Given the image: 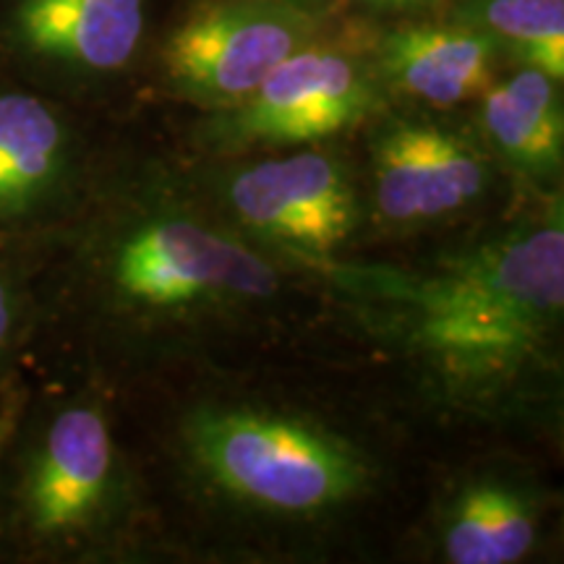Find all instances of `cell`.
Instances as JSON below:
<instances>
[{
	"instance_id": "obj_12",
	"label": "cell",
	"mask_w": 564,
	"mask_h": 564,
	"mask_svg": "<svg viewBox=\"0 0 564 564\" xmlns=\"http://www.w3.org/2000/svg\"><path fill=\"white\" fill-rule=\"evenodd\" d=\"M66 133L55 112L26 95H0V217L30 212L63 167Z\"/></svg>"
},
{
	"instance_id": "obj_7",
	"label": "cell",
	"mask_w": 564,
	"mask_h": 564,
	"mask_svg": "<svg viewBox=\"0 0 564 564\" xmlns=\"http://www.w3.org/2000/svg\"><path fill=\"white\" fill-rule=\"evenodd\" d=\"M486 181L481 154L440 126H394L373 150V199L394 223L434 220L468 207Z\"/></svg>"
},
{
	"instance_id": "obj_2",
	"label": "cell",
	"mask_w": 564,
	"mask_h": 564,
	"mask_svg": "<svg viewBox=\"0 0 564 564\" xmlns=\"http://www.w3.org/2000/svg\"><path fill=\"white\" fill-rule=\"evenodd\" d=\"M188 447L217 486L274 512L329 510L364 481V465L348 444L280 415L199 413L188 423Z\"/></svg>"
},
{
	"instance_id": "obj_6",
	"label": "cell",
	"mask_w": 564,
	"mask_h": 564,
	"mask_svg": "<svg viewBox=\"0 0 564 564\" xmlns=\"http://www.w3.org/2000/svg\"><path fill=\"white\" fill-rule=\"evenodd\" d=\"M228 196L246 228L312 259L329 257L358 220L350 178L322 152L246 167L230 181Z\"/></svg>"
},
{
	"instance_id": "obj_10",
	"label": "cell",
	"mask_w": 564,
	"mask_h": 564,
	"mask_svg": "<svg viewBox=\"0 0 564 564\" xmlns=\"http://www.w3.org/2000/svg\"><path fill=\"white\" fill-rule=\"evenodd\" d=\"M497 42L474 24L408 26L382 45V68L405 95L449 108L481 97L491 87Z\"/></svg>"
},
{
	"instance_id": "obj_16",
	"label": "cell",
	"mask_w": 564,
	"mask_h": 564,
	"mask_svg": "<svg viewBox=\"0 0 564 564\" xmlns=\"http://www.w3.org/2000/svg\"><path fill=\"white\" fill-rule=\"evenodd\" d=\"M364 3H373V6H413V3H423V0H364Z\"/></svg>"
},
{
	"instance_id": "obj_9",
	"label": "cell",
	"mask_w": 564,
	"mask_h": 564,
	"mask_svg": "<svg viewBox=\"0 0 564 564\" xmlns=\"http://www.w3.org/2000/svg\"><path fill=\"white\" fill-rule=\"evenodd\" d=\"M13 26L32 53L89 70H116L144 34V0H17Z\"/></svg>"
},
{
	"instance_id": "obj_3",
	"label": "cell",
	"mask_w": 564,
	"mask_h": 564,
	"mask_svg": "<svg viewBox=\"0 0 564 564\" xmlns=\"http://www.w3.org/2000/svg\"><path fill=\"white\" fill-rule=\"evenodd\" d=\"M314 37L316 19L288 0H209L171 34L162 63L181 97L232 108Z\"/></svg>"
},
{
	"instance_id": "obj_11",
	"label": "cell",
	"mask_w": 564,
	"mask_h": 564,
	"mask_svg": "<svg viewBox=\"0 0 564 564\" xmlns=\"http://www.w3.org/2000/svg\"><path fill=\"white\" fill-rule=\"evenodd\" d=\"M481 123L491 144L520 171L552 175L564 152L560 89L539 68H523L484 91Z\"/></svg>"
},
{
	"instance_id": "obj_15",
	"label": "cell",
	"mask_w": 564,
	"mask_h": 564,
	"mask_svg": "<svg viewBox=\"0 0 564 564\" xmlns=\"http://www.w3.org/2000/svg\"><path fill=\"white\" fill-rule=\"evenodd\" d=\"M11 322H13L11 295H9V291H6V285H3V282H0V348H3L6 337H9Z\"/></svg>"
},
{
	"instance_id": "obj_8",
	"label": "cell",
	"mask_w": 564,
	"mask_h": 564,
	"mask_svg": "<svg viewBox=\"0 0 564 564\" xmlns=\"http://www.w3.org/2000/svg\"><path fill=\"white\" fill-rule=\"evenodd\" d=\"M112 470L108 423L91 408H70L53 421L34 463L30 514L40 533L87 525L100 510Z\"/></svg>"
},
{
	"instance_id": "obj_5",
	"label": "cell",
	"mask_w": 564,
	"mask_h": 564,
	"mask_svg": "<svg viewBox=\"0 0 564 564\" xmlns=\"http://www.w3.org/2000/svg\"><path fill=\"white\" fill-rule=\"evenodd\" d=\"M371 105L373 84L361 63L312 42L232 105L223 137L238 144H306L350 129Z\"/></svg>"
},
{
	"instance_id": "obj_14",
	"label": "cell",
	"mask_w": 564,
	"mask_h": 564,
	"mask_svg": "<svg viewBox=\"0 0 564 564\" xmlns=\"http://www.w3.org/2000/svg\"><path fill=\"white\" fill-rule=\"evenodd\" d=\"M478 30L505 42L523 66L564 76V0H478L470 9Z\"/></svg>"
},
{
	"instance_id": "obj_4",
	"label": "cell",
	"mask_w": 564,
	"mask_h": 564,
	"mask_svg": "<svg viewBox=\"0 0 564 564\" xmlns=\"http://www.w3.org/2000/svg\"><path fill=\"white\" fill-rule=\"evenodd\" d=\"M116 280L123 293L150 306L262 299L278 285L262 257L183 217L133 232L118 253Z\"/></svg>"
},
{
	"instance_id": "obj_13",
	"label": "cell",
	"mask_w": 564,
	"mask_h": 564,
	"mask_svg": "<svg viewBox=\"0 0 564 564\" xmlns=\"http://www.w3.org/2000/svg\"><path fill=\"white\" fill-rule=\"evenodd\" d=\"M535 541V518L518 494L497 484L474 486L457 499L444 528V552L455 564H510Z\"/></svg>"
},
{
	"instance_id": "obj_1",
	"label": "cell",
	"mask_w": 564,
	"mask_h": 564,
	"mask_svg": "<svg viewBox=\"0 0 564 564\" xmlns=\"http://www.w3.org/2000/svg\"><path fill=\"white\" fill-rule=\"evenodd\" d=\"M415 356L447 384L489 392L533 369L564 306L562 223L507 232L429 272L364 274Z\"/></svg>"
}]
</instances>
